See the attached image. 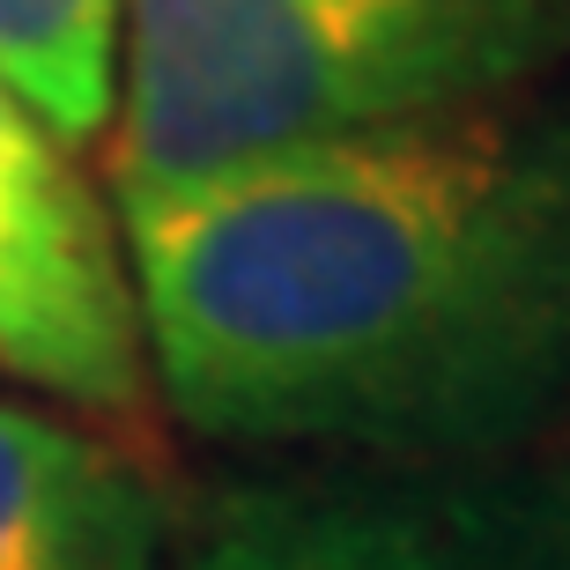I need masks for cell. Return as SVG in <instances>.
Returning a JSON list of instances; mask_svg holds the SVG:
<instances>
[{
	"mask_svg": "<svg viewBox=\"0 0 570 570\" xmlns=\"http://www.w3.org/2000/svg\"><path fill=\"white\" fill-rule=\"evenodd\" d=\"M0 371L75 415L148 407V348L111 193L0 82Z\"/></svg>",
	"mask_w": 570,
	"mask_h": 570,
	"instance_id": "4",
	"label": "cell"
},
{
	"mask_svg": "<svg viewBox=\"0 0 570 570\" xmlns=\"http://www.w3.org/2000/svg\"><path fill=\"white\" fill-rule=\"evenodd\" d=\"M0 82L60 141H105L119 97V0H0Z\"/></svg>",
	"mask_w": 570,
	"mask_h": 570,
	"instance_id": "6",
	"label": "cell"
},
{
	"mask_svg": "<svg viewBox=\"0 0 570 570\" xmlns=\"http://www.w3.org/2000/svg\"><path fill=\"white\" fill-rule=\"evenodd\" d=\"M563 67L570 0H119L105 193L519 97Z\"/></svg>",
	"mask_w": 570,
	"mask_h": 570,
	"instance_id": "2",
	"label": "cell"
},
{
	"mask_svg": "<svg viewBox=\"0 0 570 570\" xmlns=\"http://www.w3.org/2000/svg\"><path fill=\"white\" fill-rule=\"evenodd\" d=\"M148 393L193 438L430 466L570 393V89L379 119L119 193Z\"/></svg>",
	"mask_w": 570,
	"mask_h": 570,
	"instance_id": "1",
	"label": "cell"
},
{
	"mask_svg": "<svg viewBox=\"0 0 570 570\" xmlns=\"http://www.w3.org/2000/svg\"><path fill=\"white\" fill-rule=\"evenodd\" d=\"M178 570H570V466L497 452L259 482Z\"/></svg>",
	"mask_w": 570,
	"mask_h": 570,
	"instance_id": "3",
	"label": "cell"
},
{
	"mask_svg": "<svg viewBox=\"0 0 570 570\" xmlns=\"http://www.w3.org/2000/svg\"><path fill=\"white\" fill-rule=\"evenodd\" d=\"M164 497L111 438L0 401V570H164Z\"/></svg>",
	"mask_w": 570,
	"mask_h": 570,
	"instance_id": "5",
	"label": "cell"
}]
</instances>
